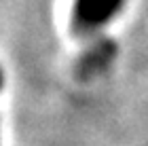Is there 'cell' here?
I'll return each instance as SVG.
<instances>
[{"label":"cell","mask_w":148,"mask_h":146,"mask_svg":"<svg viewBox=\"0 0 148 146\" xmlns=\"http://www.w3.org/2000/svg\"><path fill=\"white\" fill-rule=\"evenodd\" d=\"M127 0H74L72 25L78 34H91L106 28L125 9Z\"/></svg>","instance_id":"cell-1"}]
</instances>
